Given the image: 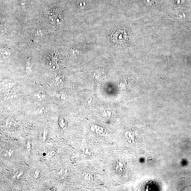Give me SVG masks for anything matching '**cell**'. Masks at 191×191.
I'll return each mask as SVG.
<instances>
[{
    "mask_svg": "<svg viewBox=\"0 0 191 191\" xmlns=\"http://www.w3.org/2000/svg\"><path fill=\"white\" fill-rule=\"evenodd\" d=\"M48 19L51 24L55 26L61 25L63 22L62 15L58 10H53L48 15Z\"/></svg>",
    "mask_w": 191,
    "mask_h": 191,
    "instance_id": "cell-1",
    "label": "cell"
},
{
    "mask_svg": "<svg viewBox=\"0 0 191 191\" xmlns=\"http://www.w3.org/2000/svg\"><path fill=\"white\" fill-rule=\"evenodd\" d=\"M16 84V82L13 80L9 79H6L3 81L1 83V86L2 89L9 91L13 88Z\"/></svg>",
    "mask_w": 191,
    "mask_h": 191,
    "instance_id": "cell-2",
    "label": "cell"
},
{
    "mask_svg": "<svg viewBox=\"0 0 191 191\" xmlns=\"http://www.w3.org/2000/svg\"><path fill=\"white\" fill-rule=\"evenodd\" d=\"M91 131L98 135H103L105 133L104 129L98 125H93L91 127Z\"/></svg>",
    "mask_w": 191,
    "mask_h": 191,
    "instance_id": "cell-3",
    "label": "cell"
},
{
    "mask_svg": "<svg viewBox=\"0 0 191 191\" xmlns=\"http://www.w3.org/2000/svg\"><path fill=\"white\" fill-rule=\"evenodd\" d=\"M60 128L62 130H65L67 126V120L62 117H60L58 121Z\"/></svg>",
    "mask_w": 191,
    "mask_h": 191,
    "instance_id": "cell-4",
    "label": "cell"
},
{
    "mask_svg": "<svg viewBox=\"0 0 191 191\" xmlns=\"http://www.w3.org/2000/svg\"><path fill=\"white\" fill-rule=\"evenodd\" d=\"M35 97L38 101H42L46 99V94L42 91H39L36 93Z\"/></svg>",
    "mask_w": 191,
    "mask_h": 191,
    "instance_id": "cell-5",
    "label": "cell"
},
{
    "mask_svg": "<svg viewBox=\"0 0 191 191\" xmlns=\"http://www.w3.org/2000/svg\"><path fill=\"white\" fill-rule=\"evenodd\" d=\"M4 98L6 100H13L16 98V95L13 93H7L5 95Z\"/></svg>",
    "mask_w": 191,
    "mask_h": 191,
    "instance_id": "cell-6",
    "label": "cell"
},
{
    "mask_svg": "<svg viewBox=\"0 0 191 191\" xmlns=\"http://www.w3.org/2000/svg\"><path fill=\"white\" fill-rule=\"evenodd\" d=\"M13 154V151L11 150H7L5 152L4 155L7 158H10L12 155Z\"/></svg>",
    "mask_w": 191,
    "mask_h": 191,
    "instance_id": "cell-7",
    "label": "cell"
},
{
    "mask_svg": "<svg viewBox=\"0 0 191 191\" xmlns=\"http://www.w3.org/2000/svg\"><path fill=\"white\" fill-rule=\"evenodd\" d=\"M33 175H34V177L36 178L37 179L39 178L41 176V172L39 170H37L35 171Z\"/></svg>",
    "mask_w": 191,
    "mask_h": 191,
    "instance_id": "cell-8",
    "label": "cell"
},
{
    "mask_svg": "<svg viewBox=\"0 0 191 191\" xmlns=\"http://www.w3.org/2000/svg\"><path fill=\"white\" fill-rule=\"evenodd\" d=\"M22 173L21 172L17 173L15 175V177L16 179L18 180V179L20 178L21 177V176H22Z\"/></svg>",
    "mask_w": 191,
    "mask_h": 191,
    "instance_id": "cell-9",
    "label": "cell"
},
{
    "mask_svg": "<svg viewBox=\"0 0 191 191\" xmlns=\"http://www.w3.org/2000/svg\"><path fill=\"white\" fill-rule=\"evenodd\" d=\"M153 0H145V2L147 5L150 6L153 3Z\"/></svg>",
    "mask_w": 191,
    "mask_h": 191,
    "instance_id": "cell-10",
    "label": "cell"
}]
</instances>
